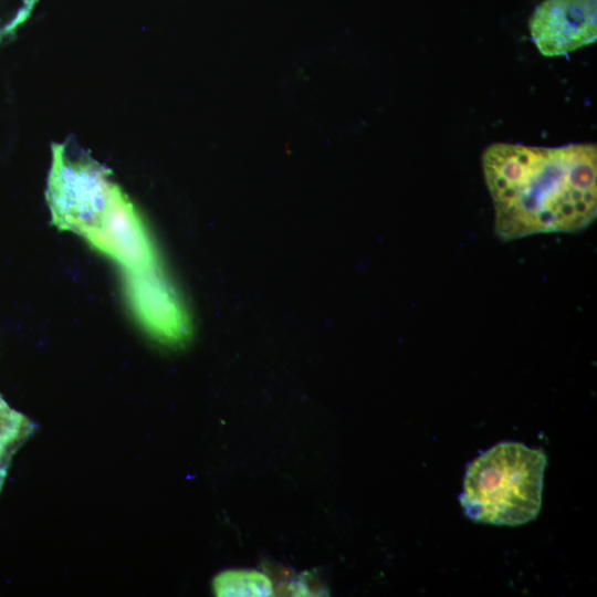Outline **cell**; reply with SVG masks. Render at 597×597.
I'll return each mask as SVG.
<instances>
[{
    "instance_id": "obj_3",
    "label": "cell",
    "mask_w": 597,
    "mask_h": 597,
    "mask_svg": "<svg viewBox=\"0 0 597 597\" xmlns=\"http://www.w3.org/2000/svg\"><path fill=\"white\" fill-rule=\"evenodd\" d=\"M46 197L52 223L81 235L93 248L130 205L108 170L85 158L67 157L62 147L53 155Z\"/></svg>"
},
{
    "instance_id": "obj_6",
    "label": "cell",
    "mask_w": 597,
    "mask_h": 597,
    "mask_svg": "<svg viewBox=\"0 0 597 597\" xmlns=\"http://www.w3.org/2000/svg\"><path fill=\"white\" fill-rule=\"evenodd\" d=\"M34 425L12 409L0 395V491L17 450L31 436Z\"/></svg>"
},
{
    "instance_id": "obj_2",
    "label": "cell",
    "mask_w": 597,
    "mask_h": 597,
    "mask_svg": "<svg viewBox=\"0 0 597 597\" xmlns=\"http://www.w3.org/2000/svg\"><path fill=\"white\" fill-rule=\"evenodd\" d=\"M547 457L521 442H500L468 467L460 503L472 521L519 526L536 519L542 505Z\"/></svg>"
},
{
    "instance_id": "obj_5",
    "label": "cell",
    "mask_w": 597,
    "mask_h": 597,
    "mask_svg": "<svg viewBox=\"0 0 597 597\" xmlns=\"http://www.w3.org/2000/svg\"><path fill=\"white\" fill-rule=\"evenodd\" d=\"M528 28L542 55H566L596 41L597 0H543Z\"/></svg>"
},
{
    "instance_id": "obj_4",
    "label": "cell",
    "mask_w": 597,
    "mask_h": 597,
    "mask_svg": "<svg viewBox=\"0 0 597 597\" xmlns=\"http://www.w3.org/2000/svg\"><path fill=\"white\" fill-rule=\"evenodd\" d=\"M123 287L129 310L157 343L176 347L192 334L191 318L180 294L163 268L123 271Z\"/></svg>"
},
{
    "instance_id": "obj_1",
    "label": "cell",
    "mask_w": 597,
    "mask_h": 597,
    "mask_svg": "<svg viewBox=\"0 0 597 597\" xmlns=\"http://www.w3.org/2000/svg\"><path fill=\"white\" fill-rule=\"evenodd\" d=\"M495 234L511 241L540 233H576L597 214V147L495 143L482 155Z\"/></svg>"
},
{
    "instance_id": "obj_7",
    "label": "cell",
    "mask_w": 597,
    "mask_h": 597,
    "mask_svg": "<svg viewBox=\"0 0 597 597\" xmlns=\"http://www.w3.org/2000/svg\"><path fill=\"white\" fill-rule=\"evenodd\" d=\"M217 596H271L274 584L264 573L254 569H227L212 582Z\"/></svg>"
}]
</instances>
